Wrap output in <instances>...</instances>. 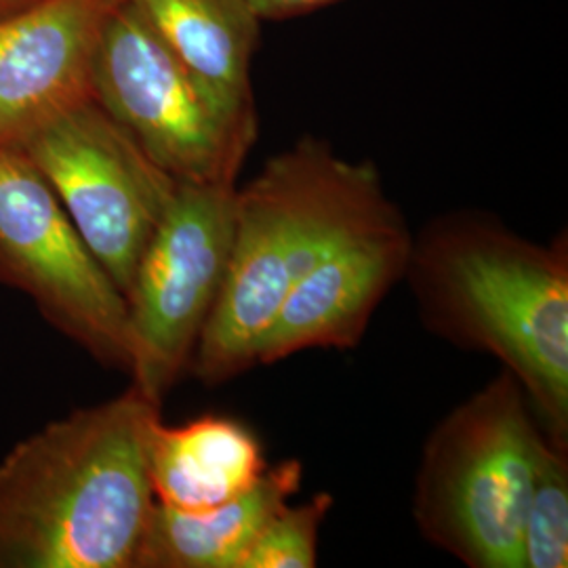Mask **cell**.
Returning <instances> with one entry per match:
<instances>
[{
	"label": "cell",
	"instance_id": "obj_9",
	"mask_svg": "<svg viewBox=\"0 0 568 568\" xmlns=\"http://www.w3.org/2000/svg\"><path fill=\"white\" fill-rule=\"evenodd\" d=\"M410 244L400 209L337 244L284 297L257 345L255 365L361 344L377 307L405 281Z\"/></svg>",
	"mask_w": 568,
	"mask_h": 568
},
{
	"label": "cell",
	"instance_id": "obj_16",
	"mask_svg": "<svg viewBox=\"0 0 568 568\" xmlns=\"http://www.w3.org/2000/svg\"><path fill=\"white\" fill-rule=\"evenodd\" d=\"M244 7L262 21H284L302 18L328 4L344 0H243Z\"/></svg>",
	"mask_w": 568,
	"mask_h": 568
},
{
	"label": "cell",
	"instance_id": "obj_4",
	"mask_svg": "<svg viewBox=\"0 0 568 568\" xmlns=\"http://www.w3.org/2000/svg\"><path fill=\"white\" fill-rule=\"evenodd\" d=\"M544 427L518 379L501 373L429 432L413 516L429 546L469 568H520L532 453Z\"/></svg>",
	"mask_w": 568,
	"mask_h": 568
},
{
	"label": "cell",
	"instance_id": "obj_11",
	"mask_svg": "<svg viewBox=\"0 0 568 568\" xmlns=\"http://www.w3.org/2000/svg\"><path fill=\"white\" fill-rule=\"evenodd\" d=\"M267 469L251 427L225 415H203L164 426L150 438V485L159 506L203 511L255 487Z\"/></svg>",
	"mask_w": 568,
	"mask_h": 568
},
{
	"label": "cell",
	"instance_id": "obj_2",
	"mask_svg": "<svg viewBox=\"0 0 568 568\" xmlns=\"http://www.w3.org/2000/svg\"><path fill=\"white\" fill-rule=\"evenodd\" d=\"M161 403L131 386L79 408L0 462V568H135L156 499Z\"/></svg>",
	"mask_w": 568,
	"mask_h": 568
},
{
	"label": "cell",
	"instance_id": "obj_5",
	"mask_svg": "<svg viewBox=\"0 0 568 568\" xmlns=\"http://www.w3.org/2000/svg\"><path fill=\"white\" fill-rule=\"evenodd\" d=\"M93 100L175 182L239 183L260 119L232 112L119 0L93 63Z\"/></svg>",
	"mask_w": 568,
	"mask_h": 568
},
{
	"label": "cell",
	"instance_id": "obj_8",
	"mask_svg": "<svg viewBox=\"0 0 568 568\" xmlns=\"http://www.w3.org/2000/svg\"><path fill=\"white\" fill-rule=\"evenodd\" d=\"M0 281L98 363L131 368L129 305L20 150L0 148Z\"/></svg>",
	"mask_w": 568,
	"mask_h": 568
},
{
	"label": "cell",
	"instance_id": "obj_7",
	"mask_svg": "<svg viewBox=\"0 0 568 568\" xmlns=\"http://www.w3.org/2000/svg\"><path fill=\"white\" fill-rule=\"evenodd\" d=\"M18 150L55 192L82 241L126 297L180 182L93 98L44 122Z\"/></svg>",
	"mask_w": 568,
	"mask_h": 568
},
{
	"label": "cell",
	"instance_id": "obj_14",
	"mask_svg": "<svg viewBox=\"0 0 568 568\" xmlns=\"http://www.w3.org/2000/svg\"><path fill=\"white\" fill-rule=\"evenodd\" d=\"M568 567V443L544 429L532 453L520 530V568Z\"/></svg>",
	"mask_w": 568,
	"mask_h": 568
},
{
	"label": "cell",
	"instance_id": "obj_12",
	"mask_svg": "<svg viewBox=\"0 0 568 568\" xmlns=\"http://www.w3.org/2000/svg\"><path fill=\"white\" fill-rule=\"evenodd\" d=\"M164 47L232 112L257 119L251 65L262 21L243 0H126Z\"/></svg>",
	"mask_w": 568,
	"mask_h": 568
},
{
	"label": "cell",
	"instance_id": "obj_17",
	"mask_svg": "<svg viewBox=\"0 0 568 568\" xmlns=\"http://www.w3.org/2000/svg\"><path fill=\"white\" fill-rule=\"evenodd\" d=\"M42 0H0V21L13 18L21 11L39 4Z\"/></svg>",
	"mask_w": 568,
	"mask_h": 568
},
{
	"label": "cell",
	"instance_id": "obj_13",
	"mask_svg": "<svg viewBox=\"0 0 568 568\" xmlns=\"http://www.w3.org/2000/svg\"><path fill=\"white\" fill-rule=\"evenodd\" d=\"M302 480V462L283 459L222 506L180 511L156 504L135 568H239L251 541L300 493Z\"/></svg>",
	"mask_w": 568,
	"mask_h": 568
},
{
	"label": "cell",
	"instance_id": "obj_1",
	"mask_svg": "<svg viewBox=\"0 0 568 568\" xmlns=\"http://www.w3.org/2000/svg\"><path fill=\"white\" fill-rule=\"evenodd\" d=\"M405 281L422 323L497 358L541 427L568 443V239L520 236L497 215L457 209L413 234Z\"/></svg>",
	"mask_w": 568,
	"mask_h": 568
},
{
	"label": "cell",
	"instance_id": "obj_3",
	"mask_svg": "<svg viewBox=\"0 0 568 568\" xmlns=\"http://www.w3.org/2000/svg\"><path fill=\"white\" fill-rule=\"evenodd\" d=\"M396 209L375 164L347 161L323 138L304 135L272 156L236 185L230 265L190 373L220 386L257 366V345L291 288L347 236Z\"/></svg>",
	"mask_w": 568,
	"mask_h": 568
},
{
	"label": "cell",
	"instance_id": "obj_15",
	"mask_svg": "<svg viewBox=\"0 0 568 568\" xmlns=\"http://www.w3.org/2000/svg\"><path fill=\"white\" fill-rule=\"evenodd\" d=\"M331 508L333 495L325 490L297 506L288 501L257 532L239 568L316 567L321 528Z\"/></svg>",
	"mask_w": 568,
	"mask_h": 568
},
{
	"label": "cell",
	"instance_id": "obj_10",
	"mask_svg": "<svg viewBox=\"0 0 568 568\" xmlns=\"http://www.w3.org/2000/svg\"><path fill=\"white\" fill-rule=\"evenodd\" d=\"M119 0H42L0 21V148L93 98V63Z\"/></svg>",
	"mask_w": 568,
	"mask_h": 568
},
{
	"label": "cell",
	"instance_id": "obj_6",
	"mask_svg": "<svg viewBox=\"0 0 568 568\" xmlns=\"http://www.w3.org/2000/svg\"><path fill=\"white\" fill-rule=\"evenodd\" d=\"M239 183H178L126 291L131 386L159 400L190 371L224 286Z\"/></svg>",
	"mask_w": 568,
	"mask_h": 568
}]
</instances>
